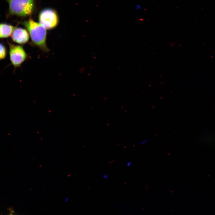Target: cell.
<instances>
[{
  "instance_id": "1",
  "label": "cell",
  "mask_w": 215,
  "mask_h": 215,
  "mask_svg": "<svg viewBox=\"0 0 215 215\" xmlns=\"http://www.w3.org/2000/svg\"><path fill=\"white\" fill-rule=\"evenodd\" d=\"M23 24L28 31L32 44L44 52H48L49 49L46 44L47 32L45 28L39 23L31 19L24 22Z\"/></svg>"
},
{
  "instance_id": "2",
  "label": "cell",
  "mask_w": 215,
  "mask_h": 215,
  "mask_svg": "<svg viewBox=\"0 0 215 215\" xmlns=\"http://www.w3.org/2000/svg\"><path fill=\"white\" fill-rule=\"evenodd\" d=\"M9 6L10 14L25 17L33 12L34 7V0H6Z\"/></svg>"
},
{
  "instance_id": "3",
  "label": "cell",
  "mask_w": 215,
  "mask_h": 215,
  "mask_svg": "<svg viewBox=\"0 0 215 215\" xmlns=\"http://www.w3.org/2000/svg\"><path fill=\"white\" fill-rule=\"evenodd\" d=\"M39 23L46 29L50 30L55 27L59 22L56 12L51 8H45L42 10L39 16Z\"/></svg>"
},
{
  "instance_id": "4",
  "label": "cell",
  "mask_w": 215,
  "mask_h": 215,
  "mask_svg": "<svg viewBox=\"0 0 215 215\" xmlns=\"http://www.w3.org/2000/svg\"><path fill=\"white\" fill-rule=\"evenodd\" d=\"M9 56L11 62L15 67L20 66L27 57V53L22 46L15 45L10 46Z\"/></svg>"
},
{
  "instance_id": "5",
  "label": "cell",
  "mask_w": 215,
  "mask_h": 215,
  "mask_svg": "<svg viewBox=\"0 0 215 215\" xmlns=\"http://www.w3.org/2000/svg\"><path fill=\"white\" fill-rule=\"evenodd\" d=\"M11 35L12 40L19 44L26 43L29 39L30 35L27 31L22 28H15Z\"/></svg>"
},
{
  "instance_id": "6",
  "label": "cell",
  "mask_w": 215,
  "mask_h": 215,
  "mask_svg": "<svg viewBox=\"0 0 215 215\" xmlns=\"http://www.w3.org/2000/svg\"><path fill=\"white\" fill-rule=\"evenodd\" d=\"M15 27L5 23L0 24V39L7 38L12 34Z\"/></svg>"
},
{
  "instance_id": "7",
  "label": "cell",
  "mask_w": 215,
  "mask_h": 215,
  "mask_svg": "<svg viewBox=\"0 0 215 215\" xmlns=\"http://www.w3.org/2000/svg\"><path fill=\"white\" fill-rule=\"evenodd\" d=\"M6 50L4 46L0 43V60L4 59L6 56Z\"/></svg>"
},
{
  "instance_id": "8",
  "label": "cell",
  "mask_w": 215,
  "mask_h": 215,
  "mask_svg": "<svg viewBox=\"0 0 215 215\" xmlns=\"http://www.w3.org/2000/svg\"><path fill=\"white\" fill-rule=\"evenodd\" d=\"M148 140L146 139H144L142 141L140 142V144L142 145H144L146 144L148 142Z\"/></svg>"
},
{
  "instance_id": "9",
  "label": "cell",
  "mask_w": 215,
  "mask_h": 215,
  "mask_svg": "<svg viewBox=\"0 0 215 215\" xmlns=\"http://www.w3.org/2000/svg\"><path fill=\"white\" fill-rule=\"evenodd\" d=\"M102 177L105 179H107L108 178V176L107 174H105L103 175Z\"/></svg>"
},
{
  "instance_id": "10",
  "label": "cell",
  "mask_w": 215,
  "mask_h": 215,
  "mask_svg": "<svg viewBox=\"0 0 215 215\" xmlns=\"http://www.w3.org/2000/svg\"><path fill=\"white\" fill-rule=\"evenodd\" d=\"M132 165V162L130 161L126 163V165L128 167H130Z\"/></svg>"
},
{
  "instance_id": "11",
  "label": "cell",
  "mask_w": 215,
  "mask_h": 215,
  "mask_svg": "<svg viewBox=\"0 0 215 215\" xmlns=\"http://www.w3.org/2000/svg\"><path fill=\"white\" fill-rule=\"evenodd\" d=\"M69 200V198H66L65 199V201L67 202Z\"/></svg>"
}]
</instances>
